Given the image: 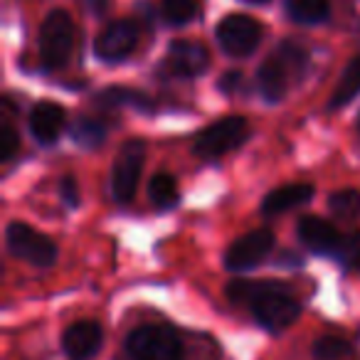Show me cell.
I'll return each mask as SVG.
<instances>
[{"label": "cell", "mask_w": 360, "mask_h": 360, "mask_svg": "<svg viewBox=\"0 0 360 360\" xmlns=\"http://www.w3.org/2000/svg\"><path fill=\"white\" fill-rule=\"evenodd\" d=\"M227 299L250 311L257 323L271 333L286 330L301 314V304L281 281L235 279L227 284Z\"/></svg>", "instance_id": "1"}, {"label": "cell", "mask_w": 360, "mask_h": 360, "mask_svg": "<svg viewBox=\"0 0 360 360\" xmlns=\"http://www.w3.org/2000/svg\"><path fill=\"white\" fill-rule=\"evenodd\" d=\"M306 62H309V55L304 47L294 45V42H281L279 50L266 57L257 72V86H259L262 96L266 101L284 99L291 77L304 75Z\"/></svg>", "instance_id": "2"}, {"label": "cell", "mask_w": 360, "mask_h": 360, "mask_svg": "<svg viewBox=\"0 0 360 360\" xmlns=\"http://www.w3.org/2000/svg\"><path fill=\"white\" fill-rule=\"evenodd\" d=\"M129 360H186V343L165 323H143L126 338Z\"/></svg>", "instance_id": "3"}, {"label": "cell", "mask_w": 360, "mask_h": 360, "mask_svg": "<svg viewBox=\"0 0 360 360\" xmlns=\"http://www.w3.org/2000/svg\"><path fill=\"white\" fill-rule=\"evenodd\" d=\"M77 27L70 13L55 11L45 18L40 27V62L47 72L62 70L75 52Z\"/></svg>", "instance_id": "4"}, {"label": "cell", "mask_w": 360, "mask_h": 360, "mask_svg": "<svg viewBox=\"0 0 360 360\" xmlns=\"http://www.w3.org/2000/svg\"><path fill=\"white\" fill-rule=\"evenodd\" d=\"M8 250L18 259L32 266H52L57 259V245L42 232L32 230L25 222H11L6 230Z\"/></svg>", "instance_id": "5"}, {"label": "cell", "mask_w": 360, "mask_h": 360, "mask_svg": "<svg viewBox=\"0 0 360 360\" xmlns=\"http://www.w3.org/2000/svg\"><path fill=\"white\" fill-rule=\"evenodd\" d=\"M250 136V124L242 116H225L217 124L207 126L202 134H198L195 155L200 158H220L227 150L242 146Z\"/></svg>", "instance_id": "6"}, {"label": "cell", "mask_w": 360, "mask_h": 360, "mask_svg": "<svg viewBox=\"0 0 360 360\" xmlns=\"http://www.w3.org/2000/svg\"><path fill=\"white\" fill-rule=\"evenodd\" d=\"M146 146L141 141H126L119 148L111 170V193L119 202H131L139 188L141 170H143Z\"/></svg>", "instance_id": "7"}, {"label": "cell", "mask_w": 360, "mask_h": 360, "mask_svg": "<svg viewBox=\"0 0 360 360\" xmlns=\"http://www.w3.org/2000/svg\"><path fill=\"white\" fill-rule=\"evenodd\" d=\"M262 25L250 15L242 13H232V15L222 18L217 25V42L220 47L232 57H247L259 47L262 42Z\"/></svg>", "instance_id": "8"}, {"label": "cell", "mask_w": 360, "mask_h": 360, "mask_svg": "<svg viewBox=\"0 0 360 360\" xmlns=\"http://www.w3.org/2000/svg\"><path fill=\"white\" fill-rule=\"evenodd\" d=\"M139 37H141L139 22L131 20V18H124V20H116L109 27H104V32L96 37L94 52L104 62H121L136 50Z\"/></svg>", "instance_id": "9"}, {"label": "cell", "mask_w": 360, "mask_h": 360, "mask_svg": "<svg viewBox=\"0 0 360 360\" xmlns=\"http://www.w3.org/2000/svg\"><path fill=\"white\" fill-rule=\"evenodd\" d=\"M274 247V235L269 230L247 232L245 237L235 240L230 250L225 252V264L230 271H247L266 259V255Z\"/></svg>", "instance_id": "10"}, {"label": "cell", "mask_w": 360, "mask_h": 360, "mask_svg": "<svg viewBox=\"0 0 360 360\" xmlns=\"http://www.w3.org/2000/svg\"><path fill=\"white\" fill-rule=\"evenodd\" d=\"M104 345V328L96 321H77L62 333V350L70 360H91Z\"/></svg>", "instance_id": "11"}, {"label": "cell", "mask_w": 360, "mask_h": 360, "mask_svg": "<svg viewBox=\"0 0 360 360\" xmlns=\"http://www.w3.org/2000/svg\"><path fill=\"white\" fill-rule=\"evenodd\" d=\"M207 65H210V55L205 47L191 40H180L170 45L163 70L173 77H198L207 70Z\"/></svg>", "instance_id": "12"}, {"label": "cell", "mask_w": 360, "mask_h": 360, "mask_svg": "<svg viewBox=\"0 0 360 360\" xmlns=\"http://www.w3.org/2000/svg\"><path fill=\"white\" fill-rule=\"evenodd\" d=\"M299 240L316 255H338L343 235L321 217H301L299 222Z\"/></svg>", "instance_id": "13"}, {"label": "cell", "mask_w": 360, "mask_h": 360, "mask_svg": "<svg viewBox=\"0 0 360 360\" xmlns=\"http://www.w3.org/2000/svg\"><path fill=\"white\" fill-rule=\"evenodd\" d=\"M65 129V109L52 101H40L30 114V131L40 143H55Z\"/></svg>", "instance_id": "14"}, {"label": "cell", "mask_w": 360, "mask_h": 360, "mask_svg": "<svg viewBox=\"0 0 360 360\" xmlns=\"http://www.w3.org/2000/svg\"><path fill=\"white\" fill-rule=\"evenodd\" d=\"M311 195H314V188H311L309 183H291V186H281L264 198V202H262V212H264V215H281V212H289V210H294V207L309 202Z\"/></svg>", "instance_id": "15"}, {"label": "cell", "mask_w": 360, "mask_h": 360, "mask_svg": "<svg viewBox=\"0 0 360 360\" xmlns=\"http://www.w3.org/2000/svg\"><path fill=\"white\" fill-rule=\"evenodd\" d=\"M360 91V57H353L348 67L340 75V82L335 84L333 96H330V109H340L348 101H353Z\"/></svg>", "instance_id": "16"}, {"label": "cell", "mask_w": 360, "mask_h": 360, "mask_svg": "<svg viewBox=\"0 0 360 360\" xmlns=\"http://www.w3.org/2000/svg\"><path fill=\"white\" fill-rule=\"evenodd\" d=\"M96 104L106 106V109H116V106H134V109H143V111L153 109V104L141 91L126 89V86H109V89H104L96 96Z\"/></svg>", "instance_id": "17"}, {"label": "cell", "mask_w": 360, "mask_h": 360, "mask_svg": "<svg viewBox=\"0 0 360 360\" xmlns=\"http://www.w3.org/2000/svg\"><path fill=\"white\" fill-rule=\"evenodd\" d=\"M286 11L296 22L314 25V22H323L328 18L330 6L328 0H286Z\"/></svg>", "instance_id": "18"}, {"label": "cell", "mask_w": 360, "mask_h": 360, "mask_svg": "<svg viewBox=\"0 0 360 360\" xmlns=\"http://www.w3.org/2000/svg\"><path fill=\"white\" fill-rule=\"evenodd\" d=\"M350 355H353V345L340 335H321L311 345V358L314 360H345Z\"/></svg>", "instance_id": "19"}, {"label": "cell", "mask_w": 360, "mask_h": 360, "mask_svg": "<svg viewBox=\"0 0 360 360\" xmlns=\"http://www.w3.org/2000/svg\"><path fill=\"white\" fill-rule=\"evenodd\" d=\"M148 195H150V202H153L158 210H170V207H175L180 200L178 186H175V180L170 178L168 173L153 175V180H150V186H148Z\"/></svg>", "instance_id": "20"}, {"label": "cell", "mask_w": 360, "mask_h": 360, "mask_svg": "<svg viewBox=\"0 0 360 360\" xmlns=\"http://www.w3.org/2000/svg\"><path fill=\"white\" fill-rule=\"evenodd\" d=\"M72 136L79 146L84 148H96V146L104 143L106 139V126L101 124L99 119H91V116H84L79 119L75 126H72Z\"/></svg>", "instance_id": "21"}, {"label": "cell", "mask_w": 360, "mask_h": 360, "mask_svg": "<svg viewBox=\"0 0 360 360\" xmlns=\"http://www.w3.org/2000/svg\"><path fill=\"white\" fill-rule=\"evenodd\" d=\"M328 207L340 220H360V193L338 191L328 198Z\"/></svg>", "instance_id": "22"}, {"label": "cell", "mask_w": 360, "mask_h": 360, "mask_svg": "<svg viewBox=\"0 0 360 360\" xmlns=\"http://www.w3.org/2000/svg\"><path fill=\"white\" fill-rule=\"evenodd\" d=\"M198 3L195 0H163L160 3V18L168 25H186L195 18Z\"/></svg>", "instance_id": "23"}, {"label": "cell", "mask_w": 360, "mask_h": 360, "mask_svg": "<svg viewBox=\"0 0 360 360\" xmlns=\"http://www.w3.org/2000/svg\"><path fill=\"white\" fill-rule=\"evenodd\" d=\"M338 262L353 274H360V232H350V235H343V242H340L338 250Z\"/></svg>", "instance_id": "24"}, {"label": "cell", "mask_w": 360, "mask_h": 360, "mask_svg": "<svg viewBox=\"0 0 360 360\" xmlns=\"http://www.w3.org/2000/svg\"><path fill=\"white\" fill-rule=\"evenodd\" d=\"M18 146H20V139H18L15 129H13L11 124H3V129H0V158L3 160H11L13 155H15Z\"/></svg>", "instance_id": "25"}, {"label": "cell", "mask_w": 360, "mask_h": 360, "mask_svg": "<svg viewBox=\"0 0 360 360\" xmlns=\"http://www.w3.org/2000/svg\"><path fill=\"white\" fill-rule=\"evenodd\" d=\"M60 193L67 200V205H77V202H79V198H77V183H75V178H70V175L60 183Z\"/></svg>", "instance_id": "26"}, {"label": "cell", "mask_w": 360, "mask_h": 360, "mask_svg": "<svg viewBox=\"0 0 360 360\" xmlns=\"http://www.w3.org/2000/svg\"><path fill=\"white\" fill-rule=\"evenodd\" d=\"M240 86H242V75H240V72H227V75L222 77V82H220V89L227 91V94L237 91Z\"/></svg>", "instance_id": "27"}, {"label": "cell", "mask_w": 360, "mask_h": 360, "mask_svg": "<svg viewBox=\"0 0 360 360\" xmlns=\"http://www.w3.org/2000/svg\"><path fill=\"white\" fill-rule=\"evenodd\" d=\"M109 3L111 0H86V6H89V11L94 13V15H101V13L109 11Z\"/></svg>", "instance_id": "28"}, {"label": "cell", "mask_w": 360, "mask_h": 360, "mask_svg": "<svg viewBox=\"0 0 360 360\" xmlns=\"http://www.w3.org/2000/svg\"><path fill=\"white\" fill-rule=\"evenodd\" d=\"M247 3H266V0H247Z\"/></svg>", "instance_id": "29"}, {"label": "cell", "mask_w": 360, "mask_h": 360, "mask_svg": "<svg viewBox=\"0 0 360 360\" xmlns=\"http://www.w3.org/2000/svg\"><path fill=\"white\" fill-rule=\"evenodd\" d=\"M358 32H360V27H358Z\"/></svg>", "instance_id": "30"}, {"label": "cell", "mask_w": 360, "mask_h": 360, "mask_svg": "<svg viewBox=\"0 0 360 360\" xmlns=\"http://www.w3.org/2000/svg\"><path fill=\"white\" fill-rule=\"evenodd\" d=\"M358 129H360V124H358Z\"/></svg>", "instance_id": "31"}]
</instances>
